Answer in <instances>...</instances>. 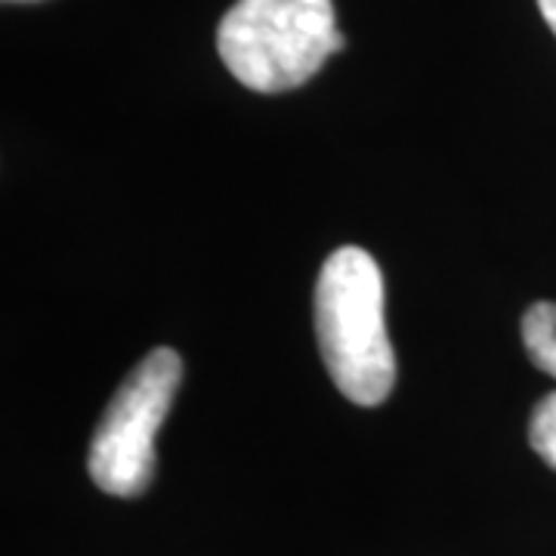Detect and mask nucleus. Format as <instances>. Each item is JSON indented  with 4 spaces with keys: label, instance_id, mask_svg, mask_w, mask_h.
I'll return each mask as SVG.
<instances>
[{
    "label": "nucleus",
    "instance_id": "5",
    "mask_svg": "<svg viewBox=\"0 0 556 556\" xmlns=\"http://www.w3.org/2000/svg\"><path fill=\"white\" fill-rule=\"evenodd\" d=\"M529 442L535 455L556 470V393L544 396L535 405L532 424H529Z\"/></svg>",
    "mask_w": 556,
    "mask_h": 556
},
{
    "label": "nucleus",
    "instance_id": "6",
    "mask_svg": "<svg viewBox=\"0 0 556 556\" xmlns=\"http://www.w3.org/2000/svg\"><path fill=\"white\" fill-rule=\"evenodd\" d=\"M538 10H541L544 22L551 25V31L556 35V0H538Z\"/></svg>",
    "mask_w": 556,
    "mask_h": 556
},
{
    "label": "nucleus",
    "instance_id": "4",
    "mask_svg": "<svg viewBox=\"0 0 556 556\" xmlns=\"http://www.w3.org/2000/svg\"><path fill=\"white\" fill-rule=\"evenodd\" d=\"M522 343L532 365L556 378V303L541 300L522 318Z\"/></svg>",
    "mask_w": 556,
    "mask_h": 556
},
{
    "label": "nucleus",
    "instance_id": "2",
    "mask_svg": "<svg viewBox=\"0 0 556 556\" xmlns=\"http://www.w3.org/2000/svg\"><path fill=\"white\" fill-rule=\"evenodd\" d=\"M226 68L257 93L294 90L343 50L331 0H239L217 28Z\"/></svg>",
    "mask_w": 556,
    "mask_h": 556
},
{
    "label": "nucleus",
    "instance_id": "3",
    "mask_svg": "<svg viewBox=\"0 0 556 556\" xmlns=\"http://www.w3.org/2000/svg\"><path fill=\"white\" fill-rule=\"evenodd\" d=\"M182 362L174 350L159 346L139 362L109 402L87 470L105 495L137 497L155 477V437L177 396Z\"/></svg>",
    "mask_w": 556,
    "mask_h": 556
},
{
    "label": "nucleus",
    "instance_id": "1",
    "mask_svg": "<svg viewBox=\"0 0 556 556\" xmlns=\"http://www.w3.org/2000/svg\"><path fill=\"white\" fill-rule=\"evenodd\" d=\"M316 334L325 368L356 405H380L396 383V356L383 318V276L362 248H340L316 281Z\"/></svg>",
    "mask_w": 556,
    "mask_h": 556
},
{
    "label": "nucleus",
    "instance_id": "7",
    "mask_svg": "<svg viewBox=\"0 0 556 556\" xmlns=\"http://www.w3.org/2000/svg\"><path fill=\"white\" fill-rule=\"evenodd\" d=\"M3 3H38V0H3Z\"/></svg>",
    "mask_w": 556,
    "mask_h": 556
}]
</instances>
